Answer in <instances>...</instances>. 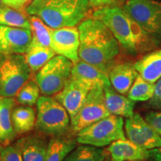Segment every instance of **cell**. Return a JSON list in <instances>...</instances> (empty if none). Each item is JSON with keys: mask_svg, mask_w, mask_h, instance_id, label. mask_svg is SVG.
<instances>
[{"mask_svg": "<svg viewBox=\"0 0 161 161\" xmlns=\"http://www.w3.org/2000/svg\"><path fill=\"white\" fill-rule=\"evenodd\" d=\"M79 46V31L75 26L52 30L50 47L57 55L64 56L75 64L80 60Z\"/></svg>", "mask_w": 161, "mask_h": 161, "instance_id": "8fae6325", "label": "cell"}, {"mask_svg": "<svg viewBox=\"0 0 161 161\" xmlns=\"http://www.w3.org/2000/svg\"><path fill=\"white\" fill-rule=\"evenodd\" d=\"M90 8L88 0H32L25 8V12L56 29L79 25Z\"/></svg>", "mask_w": 161, "mask_h": 161, "instance_id": "3957f363", "label": "cell"}, {"mask_svg": "<svg viewBox=\"0 0 161 161\" xmlns=\"http://www.w3.org/2000/svg\"><path fill=\"white\" fill-rule=\"evenodd\" d=\"M36 128L47 135L61 136L69 127L68 112L55 98L40 96L37 102Z\"/></svg>", "mask_w": 161, "mask_h": 161, "instance_id": "5b68a950", "label": "cell"}, {"mask_svg": "<svg viewBox=\"0 0 161 161\" xmlns=\"http://www.w3.org/2000/svg\"><path fill=\"white\" fill-rule=\"evenodd\" d=\"M92 18L103 23L121 47L130 55H137L157 46L123 8L112 5L98 8L92 14Z\"/></svg>", "mask_w": 161, "mask_h": 161, "instance_id": "7a4b0ae2", "label": "cell"}, {"mask_svg": "<svg viewBox=\"0 0 161 161\" xmlns=\"http://www.w3.org/2000/svg\"><path fill=\"white\" fill-rule=\"evenodd\" d=\"M14 97H0V144L8 146L15 137L12 122V110L15 105Z\"/></svg>", "mask_w": 161, "mask_h": 161, "instance_id": "ffe728a7", "label": "cell"}, {"mask_svg": "<svg viewBox=\"0 0 161 161\" xmlns=\"http://www.w3.org/2000/svg\"><path fill=\"white\" fill-rule=\"evenodd\" d=\"M107 150L110 161H145L149 156L148 150L126 138L113 142Z\"/></svg>", "mask_w": 161, "mask_h": 161, "instance_id": "9a60e30c", "label": "cell"}, {"mask_svg": "<svg viewBox=\"0 0 161 161\" xmlns=\"http://www.w3.org/2000/svg\"><path fill=\"white\" fill-rule=\"evenodd\" d=\"M31 1L32 0H21V3H20V8L22 9L25 5H28Z\"/></svg>", "mask_w": 161, "mask_h": 161, "instance_id": "e575fe53", "label": "cell"}, {"mask_svg": "<svg viewBox=\"0 0 161 161\" xmlns=\"http://www.w3.org/2000/svg\"><path fill=\"white\" fill-rule=\"evenodd\" d=\"M138 75L134 64L121 63L112 66L108 72V78L116 91L126 95Z\"/></svg>", "mask_w": 161, "mask_h": 161, "instance_id": "2e32d148", "label": "cell"}, {"mask_svg": "<svg viewBox=\"0 0 161 161\" xmlns=\"http://www.w3.org/2000/svg\"><path fill=\"white\" fill-rule=\"evenodd\" d=\"M31 38V29L0 25V54L23 55L29 49Z\"/></svg>", "mask_w": 161, "mask_h": 161, "instance_id": "7c38bea8", "label": "cell"}, {"mask_svg": "<svg viewBox=\"0 0 161 161\" xmlns=\"http://www.w3.org/2000/svg\"><path fill=\"white\" fill-rule=\"evenodd\" d=\"M40 90L35 80H28L16 95V100L22 105L33 106L37 104Z\"/></svg>", "mask_w": 161, "mask_h": 161, "instance_id": "83f0119b", "label": "cell"}, {"mask_svg": "<svg viewBox=\"0 0 161 161\" xmlns=\"http://www.w3.org/2000/svg\"><path fill=\"white\" fill-rule=\"evenodd\" d=\"M73 63L62 55H55L37 72L35 81L44 96L59 92L71 77Z\"/></svg>", "mask_w": 161, "mask_h": 161, "instance_id": "ba28073f", "label": "cell"}, {"mask_svg": "<svg viewBox=\"0 0 161 161\" xmlns=\"http://www.w3.org/2000/svg\"><path fill=\"white\" fill-rule=\"evenodd\" d=\"M118 1H120V2H126L127 0H118Z\"/></svg>", "mask_w": 161, "mask_h": 161, "instance_id": "74e56055", "label": "cell"}, {"mask_svg": "<svg viewBox=\"0 0 161 161\" xmlns=\"http://www.w3.org/2000/svg\"><path fill=\"white\" fill-rule=\"evenodd\" d=\"M55 55V52L51 47L29 45V49L24 56L31 72H37Z\"/></svg>", "mask_w": 161, "mask_h": 161, "instance_id": "7402d4cb", "label": "cell"}, {"mask_svg": "<svg viewBox=\"0 0 161 161\" xmlns=\"http://www.w3.org/2000/svg\"><path fill=\"white\" fill-rule=\"evenodd\" d=\"M0 25L31 29L30 19L18 9L4 5L0 8Z\"/></svg>", "mask_w": 161, "mask_h": 161, "instance_id": "d4e9b609", "label": "cell"}, {"mask_svg": "<svg viewBox=\"0 0 161 161\" xmlns=\"http://www.w3.org/2000/svg\"><path fill=\"white\" fill-rule=\"evenodd\" d=\"M147 106L152 109L161 110V78L154 83V95L147 101Z\"/></svg>", "mask_w": 161, "mask_h": 161, "instance_id": "4dcf8cb0", "label": "cell"}, {"mask_svg": "<svg viewBox=\"0 0 161 161\" xmlns=\"http://www.w3.org/2000/svg\"><path fill=\"white\" fill-rule=\"evenodd\" d=\"M11 117L16 134H23L35 128L37 114L31 106L22 105L13 108Z\"/></svg>", "mask_w": 161, "mask_h": 161, "instance_id": "44dd1931", "label": "cell"}, {"mask_svg": "<svg viewBox=\"0 0 161 161\" xmlns=\"http://www.w3.org/2000/svg\"><path fill=\"white\" fill-rule=\"evenodd\" d=\"M3 1L5 5L16 9H21L20 8L21 0H3Z\"/></svg>", "mask_w": 161, "mask_h": 161, "instance_id": "836d02e7", "label": "cell"}, {"mask_svg": "<svg viewBox=\"0 0 161 161\" xmlns=\"http://www.w3.org/2000/svg\"><path fill=\"white\" fill-rule=\"evenodd\" d=\"M109 155L108 150L90 145L75 147L64 161H104Z\"/></svg>", "mask_w": 161, "mask_h": 161, "instance_id": "cb8c5ba5", "label": "cell"}, {"mask_svg": "<svg viewBox=\"0 0 161 161\" xmlns=\"http://www.w3.org/2000/svg\"><path fill=\"white\" fill-rule=\"evenodd\" d=\"M48 144L45 139L37 135L19 139L15 146L19 149L23 161H44Z\"/></svg>", "mask_w": 161, "mask_h": 161, "instance_id": "e0dca14e", "label": "cell"}, {"mask_svg": "<svg viewBox=\"0 0 161 161\" xmlns=\"http://www.w3.org/2000/svg\"><path fill=\"white\" fill-rule=\"evenodd\" d=\"M145 119L161 137V110H152L145 116Z\"/></svg>", "mask_w": 161, "mask_h": 161, "instance_id": "f546056e", "label": "cell"}, {"mask_svg": "<svg viewBox=\"0 0 161 161\" xmlns=\"http://www.w3.org/2000/svg\"><path fill=\"white\" fill-rule=\"evenodd\" d=\"M80 60L108 74L120 52L118 41L103 23L95 18L84 19L78 25Z\"/></svg>", "mask_w": 161, "mask_h": 161, "instance_id": "6da1fadb", "label": "cell"}, {"mask_svg": "<svg viewBox=\"0 0 161 161\" xmlns=\"http://www.w3.org/2000/svg\"><path fill=\"white\" fill-rule=\"evenodd\" d=\"M31 31V41L30 45L43 46L50 47L51 45V32L52 29L36 16L30 17Z\"/></svg>", "mask_w": 161, "mask_h": 161, "instance_id": "484cf974", "label": "cell"}, {"mask_svg": "<svg viewBox=\"0 0 161 161\" xmlns=\"http://www.w3.org/2000/svg\"><path fill=\"white\" fill-rule=\"evenodd\" d=\"M91 5V7L95 8H102L104 6L111 5L113 0H88Z\"/></svg>", "mask_w": 161, "mask_h": 161, "instance_id": "d6a6232c", "label": "cell"}, {"mask_svg": "<svg viewBox=\"0 0 161 161\" xmlns=\"http://www.w3.org/2000/svg\"><path fill=\"white\" fill-rule=\"evenodd\" d=\"M121 139H125L123 118L112 114L77 133L78 143L98 148L109 146Z\"/></svg>", "mask_w": 161, "mask_h": 161, "instance_id": "8992f818", "label": "cell"}, {"mask_svg": "<svg viewBox=\"0 0 161 161\" xmlns=\"http://www.w3.org/2000/svg\"><path fill=\"white\" fill-rule=\"evenodd\" d=\"M154 84L138 75L128 92V97L134 102H147L154 95Z\"/></svg>", "mask_w": 161, "mask_h": 161, "instance_id": "4316f807", "label": "cell"}, {"mask_svg": "<svg viewBox=\"0 0 161 161\" xmlns=\"http://www.w3.org/2000/svg\"><path fill=\"white\" fill-rule=\"evenodd\" d=\"M110 115L111 114L105 104L104 88L99 86L92 88L77 114L70 119L71 128L74 132L78 133Z\"/></svg>", "mask_w": 161, "mask_h": 161, "instance_id": "9c48e42d", "label": "cell"}, {"mask_svg": "<svg viewBox=\"0 0 161 161\" xmlns=\"http://www.w3.org/2000/svg\"><path fill=\"white\" fill-rule=\"evenodd\" d=\"M0 160H1V154H0Z\"/></svg>", "mask_w": 161, "mask_h": 161, "instance_id": "f35d334b", "label": "cell"}, {"mask_svg": "<svg viewBox=\"0 0 161 161\" xmlns=\"http://www.w3.org/2000/svg\"><path fill=\"white\" fill-rule=\"evenodd\" d=\"M4 5H5V4H4L3 0H0V8H2Z\"/></svg>", "mask_w": 161, "mask_h": 161, "instance_id": "d590c367", "label": "cell"}, {"mask_svg": "<svg viewBox=\"0 0 161 161\" xmlns=\"http://www.w3.org/2000/svg\"><path fill=\"white\" fill-rule=\"evenodd\" d=\"M31 70L21 54H0V97H15Z\"/></svg>", "mask_w": 161, "mask_h": 161, "instance_id": "277c9868", "label": "cell"}, {"mask_svg": "<svg viewBox=\"0 0 161 161\" xmlns=\"http://www.w3.org/2000/svg\"><path fill=\"white\" fill-rule=\"evenodd\" d=\"M89 91L86 86L70 77L63 89L55 94V98L66 110L71 119L79 110Z\"/></svg>", "mask_w": 161, "mask_h": 161, "instance_id": "4fadbf2b", "label": "cell"}, {"mask_svg": "<svg viewBox=\"0 0 161 161\" xmlns=\"http://www.w3.org/2000/svg\"><path fill=\"white\" fill-rule=\"evenodd\" d=\"M148 160L152 161H161V147L148 150Z\"/></svg>", "mask_w": 161, "mask_h": 161, "instance_id": "1f68e13d", "label": "cell"}, {"mask_svg": "<svg viewBox=\"0 0 161 161\" xmlns=\"http://www.w3.org/2000/svg\"><path fill=\"white\" fill-rule=\"evenodd\" d=\"M124 125L127 138L134 143L147 150L161 147V137L140 114L126 118Z\"/></svg>", "mask_w": 161, "mask_h": 161, "instance_id": "30bf717a", "label": "cell"}, {"mask_svg": "<svg viewBox=\"0 0 161 161\" xmlns=\"http://www.w3.org/2000/svg\"><path fill=\"white\" fill-rule=\"evenodd\" d=\"M104 93L106 107L110 114L125 118L134 115V101L116 91L111 85L104 87Z\"/></svg>", "mask_w": 161, "mask_h": 161, "instance_id": "ac0fdd59", "label": "cell"}, {"mask_svg": "<svg viewBox=\"0 0 161 161\" xmlns=\"http://www.w3.org/2000/svg\"><path fill=\"white\" fill-rule=\"evenodd\" d=\"M104 161H110V156H109V155H108V158H107L105 159V160H104Z\"/></svg>", "mask_w": 161, "mask_h": 161, "instance_id": "8d00e7d4", "label": "cell"}, {"mask_svg": "<svg viewBox=\"0 0 161 161\" xmlns=\"http://www.w3.org/2000/svg\"><path fill=\"white\" fill-rule=\"evenodd\" d=\"M75 147L74 141L60 136H55L49 140L44 161H64Z\"/></svg>", "mask_w": 161, "mask_h": 161, "instance_id": "603a6c76", "label": "cell"}, {"mask_svg": "<svg viewBox=\"0 0 161 161\" xmlns=\"http://www.w3.org/2000/svg\"><path fill=\"white\" fill-rule=\"evenodd\" d=\"M123 8L157 46L161 43V2L127 0Z\"/></svg>", "mask_w": 161, "mask_h": 161, "instance_id": "52a82bcc", "label": "cell"}, {"mask_svg": "<svg viewBox=\"0 0 161 161\" xmlns=\"http://www.w3.org/2000/svg\"><path fill=\"white\" fill-rule=\"evenodd\" d=\"M71 78L86 86L90 90L98 86L104 88L111 85L108 74L81 60L73 64Z\"/></svg>", "mask_w": 161, "mask_h": 161, "instance_id": "5bb4252c", "label": "cell"}, {"mask_svg": "<svg viewBox=\"0 0 161 161\" xmlns=\"http://www.w3.org/2000/svg\"><path fill=\"white\" fill-rule=\"evenodd\" d=\"M134 66L139 75L154 84L161 78V49L142 56Z\"/></svg>", "mask_w": 161, "mask_h": 161, "instance_id": "d6986e66", "label": "cell"}, {"mask_svg": "<svg viewBox=\"0 0 161 161\" xmlns=\"http://www.w3.org/2000/svg\"><path fill=\"white\" fill-rule=\"evenodd\" d=\"M0 161H23L19 149L15 146L8 145L0 148Z\"/></svg>", "mask_w": 161, "mask_h": 161, "instance_id": "f1b7e54d", "label": "cell"}]
</instances>
